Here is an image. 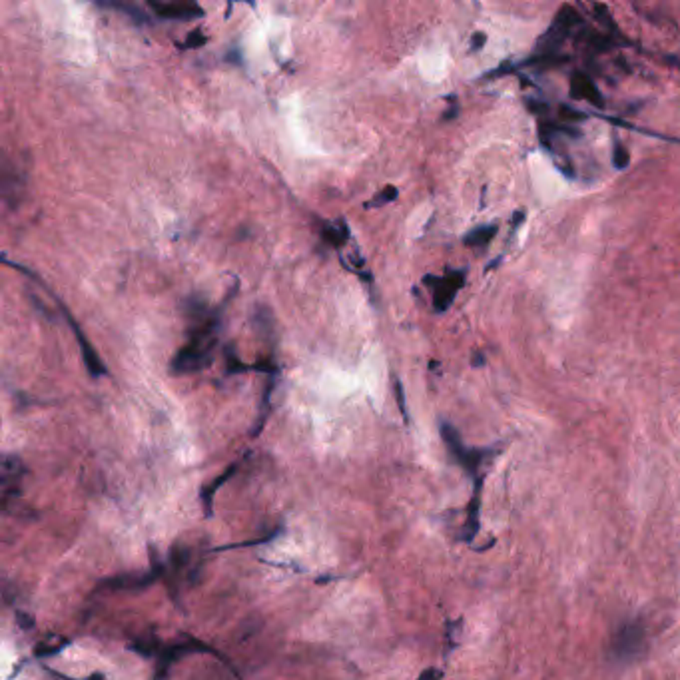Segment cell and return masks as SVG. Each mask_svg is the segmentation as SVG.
Masks as SVG:
<instances>
[{
    "label": "cell",
    "instance_id": "7a4b0ae2",
    "mask_svg": "<svg viewBox=\"0 0 680 680\" xmlns=\"http://www.w3.org/2000/svg\"><path fill=\"white\" fill-rule=\"evenodd\" d=\"M467 278V269H447L445 276H425L423 284L429 285V289L433 291V307L435 311H447L453 300L457 298V293L461 291V287L465 284Z\"/></svg>",
    "mask_w": 680,
    "mask_h": 680
},
{
    "label": "cell",
    "instance_id": "52a82bcc",
    "mask_svg": "<svg viewBox=\"0 0 680 680\" xmlns=\"http://www.w3.org/2000/svg\"><path fill=\"white\" fill-rule=\"evenodd\" d=\"M62 311H64L66 319H68L70 328H72L74 335H76V341H78L80 351H82V359H84V365L88 367L90 375H92V377H102V375H106V367H104L102 359L98 357L96 350L90 345V341H88L86 335H84V331H82V329H80V326L76 324V319H74V317L68 313V309H66V307H62Z\"/></svg>",
    "mask_w": 680,
    "mask_h": 680
},
{
    "label": "cell",
    "instance_id": "4316f807",
    "mask_svg": "<svg viewBox=\"0 0 680 680\" xmlns=\"http://www.w3.org/2000/svg\"><path fill=\"white\" fill-rule=\"evenodd\" d=\"M525 219V212H517L515 216H513V228H517V226H521V221Z\"/></svg>",
    "mask_w": 680,
    "mask_h": 680
},
{
    "label": "cell",
    "instance_id": "5b68a950",
    "mask_svg": "<svg viewBox=\"0 0 680 680\" xmlns=\"http://www.w3.org/2000/svg\"><path fill=\"white\" fill-rule=\"evenodd\" d=\"M26 475V467L16 455L2 457V471H0V489H2V505L8 507L10 499L21 495L22 477Z\"/></svg>",
    "mask_w": 680,
    "mask_h": 680
},
{
    "label": "cell",
    "instance_id": "9a60e30c",
    "mask_svg": "<svg viewBox=\"0 0 680 680\" xmlns=\"http://www.w3.org/2000/svg\"><path fill=\"white\" fill-rule=\"evenodd\" d=\"M581 16H579V12L570 6V4H563L561 6V10L557 12V19H555V26L559 28V30H563L565 34H569L570 30L574 28V26H579L581 24Z\"/></svg>",
    "mask_w": 680,
    "mask_h": 680
},
{
    "label": "cell",
    "instance_id": "ac0fdd59",
    "mask_svg": "<svg viewBox=\"0 0 680 680\" xmlns=\"http://www.w3.org/2000/svg\"><path fill=\"white\" fill-rule=\"evenodd\" d=\"M102 6H108V8H118V10H122V12H126V14H130L132 19L136 22H148V16L138 8V6H134V4H126V2H100Z\"/></svg>",
    "mask_w": 680,
    "mask_h": 680
},
{
    "label": "cell",
    "instance_id": "4fadbf2b",
    "mask_svg": "<svg viewBox=\"0 0 680 680\" xmlns=\"http://www.w3.org/2000/svg\"><path fill=\"white\" fill-rule=\"evenodd\" d=\"M68 644H70V640L64 638V636L46 635L36 642V646H34V655L38 658L52 657V655H58L60 651H64Z\"/></svg>",
    "mask_w": 680,
    "mask_h": 680
},
{
    "label": "cell",
    "instance_id": "7c38bea8",
    "mask_svg": "<svg viewBox=\"0 0 680 680\" xmlns=\"http://www.w3.org/2000/svg\"><path fill=\"white\" fill-rule=\"evenodd\" d=\"M236 469H238V465H232V467H228V469H226V471L219 475L216 481H212L210 485H206V487H204V491H202V503H204V513H206V517H212L214 495L218 493V489L221 487V485H223V483L230 481V477L236 473Z\"/></svg>",
    "mask_w": 680,
    "mask_h": 680
},
{
    "label": "cell",
    "instance_id": "e0dca14e",
    "mask_svg": "<svg viewBox=\"0 0 680 680\" xmlns=\"http://www.w3.org/2000/svg\"><path fill=\"white\" fill-rule=\"evenodd\" d=\"M397 188L395 186H385L383 190H379L377 194H375V197L373 199H369V202H365V210L367 208H381V206H385V204H389V202H393L395 197H397Z\"/></svg>",
    "mask_w": 680,
    "mask_h": 680
},
{
    "label": "cell",
    "instance_id": "3957f363",
    "mask_svg": "<svg viewBox=\"0 0 680 680\" xmlns=\"http://www.w3.org/2000/svg\"><path fill=\"white\" fill-rule=\"evenodd\" d=\"M441 435H443L445 445L449 447L451 455L457 459L461 467L465 471H469V475H477V471L481 469L483 463L491 455V451L489 449H469V447H465L457 429L449 423H441Z\"/></svg>",
    "mask_w": 680,
    "mask_h": 680
},
{
    "label": "cell",
    "instance_id": "7402d4cb",
    "mask_svg": "<svg viewBox=\"0 0 680 680\" xmlns=\"http://www.w3.org/2000/svg\"><path fill=\"white\" fill-rule=\"evenodd\" d=\"M16 622L21 624L22 631H30V629H34V616H32V614L16 611Z\"/></svg>",
    "mask_w": 680,
    "mask_h": 680
},
{
    "label": "cell",
    "instance_id": "277c9868",
    "mask_svg": "<svg viewBox=\"0 0 680 680\" xmlns=\"http://www.w3.org/2000/svg\"><path fill=\"white\" fill-rule=\"evenodd\" d=\"M644 646V627L638 620L624 622L613 638L614 657L620 660H633Z\"/></svg>",
    "mask_w": 680,
    "mask_h": 680
},
{
    "label": "cell",
    "instance_id": "d4e9b609",
    "mask_svg": "<svg viewBox=\"0 0 680 680\" xmlns=\"http://www.w3.org/2000/svg\"><path fill=\"white\" fill-rule=\"evenodd\" d=\"M46 672H48L50 677H54V680H74L70 679V677L60 675V672H56V670H50V668H46ZM86 680H104V675H102V672H94V675H90Z\"/></svg>",
    "mask_w": 680,
    "mask_h": 680
},
{
    "label": "cell",
    "instance_id": "83f0119b",
    "mask_svg": "<svg viewBox=\"0 0 680 680\" xmlns=\"http://www.w3.org/2000/svg\"><path fill=\"white\" fill-rule=\"evenodd\" d=\"M483 363H485V357H483L481 353H477V355L473 357V365H477V367H479V365H483Z\"/></svg>",
    "mask_w": 680,
    "mask_h": 680
},
{
    "label": "cell",
    "instance_id": "484cf974",
    "mask_svg": "<svg viewBox=\"0 0 680 680\" xmlns=\"http://www.w3.org/2000/svg\"><path fill=\"white\" fill-rule=\"evenodd\" d=\"M525 104H526V108L531 110L533 114H543V112H547V104H543V102H539L537 98L535 100H525Z\"/></svg>",
    "mask_w": 680,
    "mask_h": 680
},
{
    "label": "cell",
    "instance_id": "5bb4252c",
    "mask_svg": "<svg viewBox=\"0 0 680 680\" xmlns=\"http://www.w3.org/2000/svg\"><path fill=\"white\" fill-rule=\"evenodd\" d=\"M499 232V226L497 223H491V226H479L475 230H471L465 238H463V243L469 245V247H485L489 245L493 238L497 236Z\"/></svg>",
    "mask_w": 680,
    "mask_h": 680
},
{
    "label": "cell",
    "instance_id": "d6986e66",
    "mask_svg": "<svg viewBox=\"0 0 680 680\" xmlns=\"http://www.w3.org/2000/svg\"><path fill=\"white\" fill-rule=\"evenodd\" d=\"M559 114H561V118H563V120H567V122H581V120H585V118H587L583 112L570 108V106H565V104H561V106H559Z\"/></svg>",
    "mask_w": 680,
    "mask_h": 680
},
{
    "label": "cell",
    "instance_id": "2e32d148",
    "mask_svg": "<svg viewBox=\"0 0 680 680\" xmlns=\"http://www.w3.org/2000/svg\"><path fill=\"white\" fill-rule=\"evenodd\" d=\"M613 166L616 170H627L631 166V154L620 140H614L613 144Z\"/></svg>",
    "mask_w": 680,
    "mask_h": 680
},
{
    "label": "cell",
    "instance_id": "ffe728a7",
    "mask_svg": "<svg viewBox=\"0 0 680 680\" xmlns=\"http://www.w3.org/2000/svg\"><path fill=\"white\" fill-rule=\"evenodd\" d=\"M206 42H208L206 34H202V30H194V32L186 38L184 48H197V46H204Z\"/></svg>",
    "mask_w": 680,
    "mask_h": 680
},
{
    "label": "cell",
    "instance_id": "603a6c76",
    "mask_svg": "<svg viewBox=\"0 0 680 680\" xmlns=\"http://www.w3.org/2000/svg\"><path fill=\"white\" fill-rule=\"evenodd\" d=\"M443 679V670L441 668H435V666H431V668H425L421 675H419V679L417 680H441Z\"/></svg>",
    "mask_w": 680,
    "mask_h": 680
},
{
    "label": "cell",
    "instance_id": "ba28073f",
    "mask_svg": "<svg viewBox=\"0 0 680 680\" xmlns=\"http://www.w3.org/2000/svg\"><path fill=\"white\" fill-rule=\"evenodd\" d=\"M148 4H150L154 12L162 19L192 21V19L204 16V10L194 2H158V0H150Z\"/></svg>",
    "mask_w": 680,
    "mask_h": 680
},
{
    "label": "cell",
    "instance_id": "9c48e42d",
    "mask_svg": "<svg viewBox=\"0 0 680 680\" xmlns=\"http://www.w3.org/2000/svg\"><path fill=\"white\" fill-rule=\"evenodd\" d=\"M569 92L574 100H587L594 108H605V100L600 96V90L594 86V82L585 72H572Z\"/></svg>",
    "mask_w": 680,
    "mask_h": 680
},
{
    "label": "cell",
    "instance_id": "30bf717a",
    "mask_svg": "<svg viewBox=\"0 0 680 680\" xmlns=\"http://www.w3.org/2000/svg\"><path fill=\"white\" fill-rule=\"evenodd\" d=\"M481 491H483V477L475 479V489H473V497L469 503V513H467V523L463 529V537L465 541H471L477 531H479V509H481Z\"/></svg>",
    "mask_w": 680,
    "mask_h": 680
},
{
    "label": "cell",
    "instance_id": "6da1fadb",
    "mask_svg": "<svg viewBox=\"0 0 680 680\" xmlns=\"http://www.w3.org/2000/svg\"><path fill=\"white\" fill-rule=\"evenodd\" d=\"M218 337H208V335H188V343L178 351L170 363L172 373L175 375H186V373H196L204 367H208L214 359V348H216Z\"/></svg>",
    "mask_w": 680,
    "mask_h": 680
},
{
    "label": "cell",
    "instance_id": "cb8c5ba5",
    "mask_svg": "<svg viewBox=\"0 0 680 680\" xmlns=\"http://www.w3.org/2000/svg\"><path fill=\"white\" fill-rule=\"evenodd\" d=\"M485 44H487V34H485V32H475V34L471 36V50H473V52H479Z\"/></svg>",
    "mask_w": 680,
    "mask_h": 680
},
{
    "label": "cell",
    "instance_id": "8992f818",
    "mask_svg": "<svg viewBox=\"0 0 680 680\" xmlns=\"http://www.w3.org/2000/svg\"><path fill=\"white\" fill-rule=\"evenodd\" d=\"M156 572H124L104 579L98 585V591H142L156 581Z\"/></svg>",
    "mask_w": 680,
    "mask_h": 680
},
{
    "label": "cell",
    "instance_id": "44dd1931",
    "mask_svg": "<svg viewBox=\"0 0 680 680\" xmlns=\"http://www.w3.org/2000/svg\"><path fill=\"white\" fill-rule=\"evenodd\" d=\"M395 395H397V405H399V409H401V415L405 417V421H407L405 395H403V385H401V381H399V379H395Z\"/></svg>",
    "mask_w": 680,
    "mask_h": 680
},
{
    "label": "cell",
    "instance_id": "8fae6325",
    "mask_svg": "<svg viewBox=\"0 0 680 680\" xmlns=\"http://www.w3.org/2000/svg\"><path fill=\"white\" fill-rule=\"evenodd\" d=\"M321 236H324V241H328L331 247H343L348 241H350V230L345 226L343 219L339 221H329V223H324L321 226Z\"/></svg>",
    "mask_w": 680,
    "mask_h": 680
}]
</instances>
